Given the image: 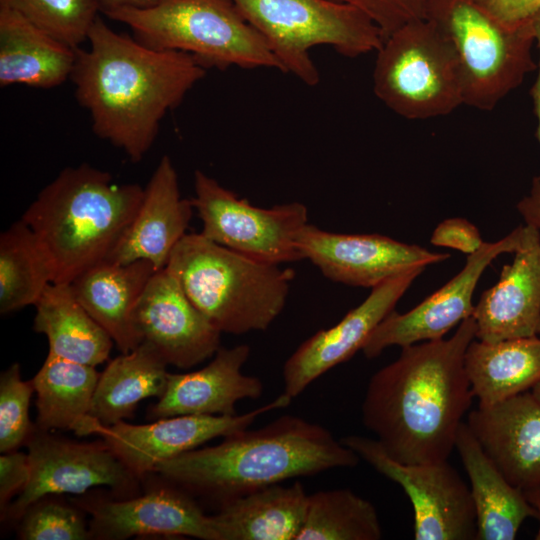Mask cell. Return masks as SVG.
I'll return each instance as SVG.
<instances>
[{
  "label": "cell",
  "instance_id": "cell-34",
  "mask_svg": "<svg viewBox=\"0 0 540 540\" xmlns=\"http://www.w3.org/2000/svg\"><path fill=\"white\" fill-rule=\"evenodd\" d=\"M33 382L21 378L18 363L12 364L0 377V451L16 450L26 443L34 429L29 420Z\"/></svg>",
  "mask_w": 540,
  "mask_h": 540
},
{
  "label": "cell",
  "instance_id": "cell-17",
  "mask_svg": "<svg viewBox=\"0 0 540 540\" xmlns=\"http://www.w3.org/2000/svg\"><path fill=\"white\" fill-rule=\"evenodd\" d=\"M425 268H413L371 288L368 297L336 325L304 341L283 366L284 393L300 395L313 381L348 361L395 306Z\"/></svg>",
  "mask_w": 540,
  "mask_h": 540
},
{
  "label": "cell",
  "instance_id": "cell-27",
  "mask_svg": "<svg viewBox=\"0 0 540 540\" xmlns=\"http://www.w3.org/2000/svg\"><path fill=\"white\" fill-rule=\"evenodd\" d=\"M99 373L95 367L48 355L32 379L37 395L36 428L71 429L77 435L97 434L102 427L90 416Z\"/></svg>",
  "mask_w": 540,
  "mask_h": 540
},
{
  "label": "cell",
  "instance_id": "cell-11",
  "mask_svg": "<svg viewBox=\"0 0 540 540\" xmlns=\"http://www.w3.org/2000/svg\"><path fill=\"white\" fill-rule=\"evenodd\" d=\"M340 441L402 487L413 507L416 540H476L470 488L447 460L405 464L388 455L377 439L350 435Z\"/></svg>",
  "mask_w": 540,
  "mask_h": 540
},
{
  "label": "cell",
  "instance_id": "cell-32",
  "mask_svg": "<svg viewBox=\"0 0 540 540\" xmlns=\"http://www.w3.org/2000/svg\"><path fill=\"white\" fill-rule=\"evenodd\" d=\"M382 528L375 506L350 489L308 496L303 527L296 540H379Z\"/></svg>",
  "mask_w": 540,
  "mask_h": 540
},
{
  "label": "cell",
  "instance_id": "cell-31",
  "mask_svg": "<svg viewBox=\"0 0 540 540\" xmlns=\"http://www.w3.org/2000/svg\"><path fill=\"white\" fill-rule=\"evenodd\" d=\"M53 283L49 260L30 227L22 220L0 235V312L35 305Z\"/></svg>",
  "mask_w": 540,
  "mask_h": 540
},
{
  "label": "cell",
  "instance_id": "cell-40",
  "mask_svg": "<svg viewBox=\"0 0 540 540\" xmlns=\"http://www.w3.org/2000/svg\"><path fill=\"white\" fill-rule=\"evenodd\" d=\"M526 224L540 230V174L535 176L529 193L516 206Z\"/></svg>",
  "mask_w": 540,
  "mask_h": 540
},
{
  "label": "cell",
  "instance_id": "cell-29",
  "mask_svg": "<svg viewBox=\"0 0 540 540\" xmlns=\"http://www.w3.org/2000/svg\"><path fill=\"white\" fill-rule=\"evenodd\" d=\"M34 306L33 329L47 337L50 353L93 367L108 359L112 338L81 305L70 284L51 283Z\"/></svg>",
  "mask_w": 540,
  "mask_h": 540
},
{
  "label": "cell",
  "instance_id": "cell-8",
  "mask_svg": "<svg viewBox=\"0 0 540 540\" xmlns=\"http://www.w3.org/2000/svg\"><path fill=\"white\" fill-rule=\"evenodd\" d=\"M266 40L281 65L304 84L320 81L309 51L328 45L346 57L377 51L383 44L378 26L361 10L333 0H233Z\"/></svg>",
  "mask_w": 540,
  "mask_h": 540
},
{
  "label": "cell",
  "instance_id": "cell-2",
  "mask_svg": "<svg viewBox=\"0 0 540 540\" xmlns=\"http://www.w3.org/2000/svg\"><path fill=\"white\" fill-rule=\"evenodd\" d=\"M86 49H76L70 79L93 132L139 162L152 147L168 112L206 70L190 54L148 47L97 17Z\"/></svg>",
  "mask_w": 540,
  "mask_h": 540
},
{
  "label": "cell",
  "instance_id": "cell-9",
  "mask_svg": "<svg viewBox=\"0 0 540 540\" xmlns=\"http://www.w3.org/2000/svg\"><path fill=\"white\" fill-rule=\"evenodd\" d=\"M376 52L373 91L397 115L429 119L464 104L456 53L431 19L401 26Z\"/></svg>",
  "mask_w": 540,
  "mask_h": 540
},
{
  "label": "cell",
  "instance_id": "cell-25",
  "mask_svg": "<svg viewBox=\"0 0 540 540\" xmlns=\"http://www.w3.org/2000/svg\"><path fill=\"white\" fill-rule=\"evenodd\" d=\"M76 49L0 5V86L49 89L71 77Z\"/></svg>",
  "mask_w": 540,
  "mask_h": 540
},
{
  "label": "cell",
  "instance_id": "cell-14",
  "mask_svg": "<svg viewBox=\"0 0 540 540\" xmlns=\"http://www.w3.org/2000/svg\"><path fill=\"white\" fill-rule=\"evenodd\" d=\"M297 247L302 259L309 260L329 280L365 288L450 257L384 235L340 234L310 223L299 232Z\"/></svg>",
  "mask_w": 540,
  "mask_h": 540
},
{
  "label": "cell",
  "instance_id": "cell-18",
  "mask_svg": "<svg viewBox=\"0 0 540 540\" xmlns=\"http://www.w3.org/2000/svg\"><path fill=\"white\" fill-rule=\"evenodd\" d=\"M167 482L138 497L82 499L80 506L92 516L91 537L123 540L163 535L217 540L211 516L203 512L190 493Z\"/></svg>",
  "mask_w": 540,
  "mask_h": 540
},
{
  "label": "cell",
  "instance_id": "cell-22",
  "mask_svg": "<svg viewBox=\"0 0 540 540\" xmlns=\"http://www.w3.org/2000/svg\"><path fill=\"white\" fill-rule=\"evenodd\" d=\"M250 347H220L202 369L168 375L167 385L158 402L147 413L150 419L178 415H235V405L263 394L262 381L242 373Z\"/></svg>",
  "mask_w": 540,
  "mask_h": 540
},
{
  "label": "cell",
  "instance_id": "cell-3",
  "mask_svg": "<svg viewBox=\"0 0 540 540\" xmlns=\"http://www.w3.org/2000/svg\"><path fill=\"white\" fill-rule=\"evenodd\" d=\"M360 457L323 426L283 415L262 428L237 431L214 446L160 463L166 481L217 504L285 480L354 467Z\"/></svg>",
  "mask_w": 540,
  "mask_h": 540
},
{
  "label": "cell",
  "instance_id": "cell-28",
  "mask_svg": "<svg viewBox=\"0 0 540 540\" xmlns=\"http://www.w3.org/2000/svg\"><path fill=\"white\" fill-rule=\"evenodd\" d=\"M464 363L479 405H492L530 391L540 382V338L473 340Z\"/></svg>",
  "mask_w": 540,
  "mask_h": 540
},
{
  "label": "cell",
  "instance_id": "cell-37",
  "mask_svg": "<svg viewBox=\"0 0 540 540\" xmlns=\"http://www.w3.org/2000/svg\"><path fill=\"white\" fill-rule=\"evenodd\" d=\"M430 242L436 246L456 249L467 255L484 243L477 227L464 218H450L434 229Z\"/></svg>",
  "mask_w": 540,
  "mask_h": 540
},
{
  "label": "cell",
  "instance_id": "cell-16",
  "mask_svg": "<svg viewBox=\"0 0 540 540\" xmlns=\"http://www.w3.org/2000/svg\"><path fill=\"white\" fill-rule=\"evenodd\" d=\"M133 321L141 342L181 369L202 363L221 347L222 332L189 300L166 267L150 278Z\"/></svg>",
  "mask_w": 540,
  "mask_h": 540
},
{
  "label": "cell",
  "instance_id": "cell-41",
  "mask_svg": "<svg viewBox=\"0 0 540 540\" xmlns=\"http://www.w3.org/2000/svg\"><path fill=\"white\" fill-rule=\"evenodd\" d=\"M535 26V44L538 50V59H537V69H536V78L530 89V96L532 98L534 115L536 118V138L540 145V10L535 15L534 18Z\"/></svg>",
  "mask_w": 540,
  "mask_h": 540
},
{
  "label": "cell",
  "instance_id": "cell-6",
  "mask_svg": "<svg viewBox=\"0 0 540 540\" xmlns=\"http://www.w3.org/2000/svg\"><path fill=\"white\" fill-rule=\"evenodd\" d=\"M103 14L127 25L142 44L188 53L205 69L237 66L281 71L266 40L233 0H162L149 8H119Z\"/></svg>",
  "mask_w": 540,
  "mask_h": 540
},
{
  "label": "cell",
  "instance_id": "cell-43",
  "mask_svg": "<svg viewBox=\"0 0 540 540\" xmlns=\"http://www.w3.org/2000/svg\"><path fill=\"white\" fill-rule=\"evenodd\" d=\"M527 501L533 506L539 519V529L535 536L536 540H540V484L523 491Z\"/></svg>",
  "mask_w": 540,
  "mask_h": 540
},
{
  "label": "cell",
  "instance_id": "cell-15",
  "mask_svg": "<svg viewBox=\"0 0 540 540\" xmlns=\"http://www.w3.org/2000/svg\"><path fill=\"white\" fill-rule=\"evenodd\" d=\"M293 398L282 393L273 401L241 415H178L134 425L120 421L102 426L106 445L137 478L182 453L217 437L248 428L260 415L287 407Z\"/></svg>",
  "mask_w": 540,
  "mask_h": 540
},
{
  "label": "cell",
  "instance_id": "cell-12",
  "mask_svg": "<svg viewBox=\"0 0 540 540\" xmlns=\"http://www.w3.org/2000/svg\"><path fill=\"white\" fill-rule=\"evenodd\" d=\"M26 444L30 478L18 497L1 511L4 521L17 523L31 505L49 495H79L96 486H108L120 494L136 491L139 478L104 441L76 443L34 427Z\"/></svg>",
  "mask_w": 540,
  "mask_h": 540
},
{
  "label": "cell",
  "instance_id": "cell-1",
  "mask_svg": "<svg viewBox=\"0 0 540 540\" xmlns=\"http://www.w3.org/2000/svg\"><path fill=\"white\" fill-rule=\"evenodd\" d=\"M472 316L448 339L401 348L370 378L362 420L388 455L405 464L447 460L474 395L465 353L476 338Z\"/></svg>",
  "mask_w": 540,
  "mask_h": 540
},
{
  "label": "cell",
  "instance_id": "cell-33",
  "mask_svg": "<svg viewBox=\"0 0 540 540\" xmlns=\"http://www.w3.org/2000/svg\"><path fill=\"white\" fill-rule=\"evenodd\" d=\"M51 36L77 49L99 16L98 0H0Z\"/></svg>",
  "mask_w": 540,
  "mask_h": 540
},
{
  "label": "cell",
  "instance_id": "cell-36",
  "mask_svg": "<svg viewBox=\"0 0 540 540\" xmlns=\"http://www.w3.org/2000/svg\"><path fill=\"white\" fill-rule=\"evenodd\" d=\"M356 7L380 29L383 41L401 26L428 16L433 0H333Z\"/></svg>",
  "mask_w": 540,
  "mask_h": 540
},
{
  "label": "cell",
  "instance_id": "cell-30",
  "mask_svg": "<svg viewBox=\"0 0 540 540\" xmlns=\"http://www.w3.org/2000/svg\"><path fill=\"white\" fill-rule=\"evenodd\" d=\"M167 365L145 342L111 360L99 375L91 418L101 426H111L132 417L140 401L160 398L167 385Z\"/></svg>",
  "mask_w": 540,
  "mask_h": 540
},
{
  "label": "cell",
  "instance_id": "cell-21",
  "mask_svg": "<svg viewBox=\"0 0 540 540\" xmlns=\"http://www.w3.org/2000/svg\"><path fill=\"white\" fill-rule=\"evenodd\" d=\"M193 211L191 199L181 196L172 160L162 156L144 187L131 224L107 261L127 264L146 260L157 270L165 268L187 234Z\"/></svg>",
  "mask_w": 540,
  "mask_h": 540
},
{
  "label": "cell",
  "instance_id": "cell-7",
  "mask_svg": "<svg viewBox=\"0 0 540 540\" xmlns=\"http://www.w3.org/2000/svg\"><path fill=\"white\" fill-rule=\"evenodd\" d=\"M427 18L454 48L465 105L492 110L537 69L534 19L511 27L477 0H433Z\"/></svg>",
  "mask_w": 540,
  "mask_h": 540
},
{
  "label": "cell",
  "instance_id": "cell-38",
  "mask_svg": "<svg viewBox=\"0 0 540 540\" xmlns=\"http://www.w3.org/2000/svg\"><path fill=\"white\" fill-rule=\"evenodd\" d=\"M30 478L28 454L10 451L0 456V506L3 511L14 495H18Z\"/></svg>",
  "mask_w": 540,
  "mask_h": 540
},
{
  "label": "cell",
  "instance_id": "cell-4",
  "mask_svg": "<svg viewBox=\"0 0 540 540\" xmlns=\"http://www.w3.org/2000/svg\"><path fill=\"white\" fill-rule=\"evenodd\" d=\"M138 184H120L89 164L64 168L37 195L21 219L44 250L53 283L70 284L107 261L143 198Z\"/></svg>",
  "mask_w": 540,
  "mask_h": 540
},
{
  "label": "cell",
  "instance_id": "cell-5",
  "mask_svg": "<svg viewBox=\"0 0 540 540\" xmlns=\"http://www.w3.org/2000/svg\"><path fill=\"white\" fill-rule=\"evenodd\" d=\"M166 268L217 329L234 335L266 330L283 311L295 278L291 268L250 258L201 233H187Z\"/></svg>",
  "mask_w": 540,
  "mask_h": 540
},
{
  "label": "cell",
  "instance_id": "cell-42",
  "mask_svg": "<svg viewBox=\"0 0 540 540\" xmlns=\"http://www.w3.org/2000/svg\"><path fill=\"white\" fill-rule=\"evenodd\" d=\"M162 0H98L101 13L119 8H149Z\"/></svg>",
  "mask_w": 540,
  "mask_h": 540
},
{
  "label": "cell",
  "instance_id": "cell-39",
  "mask_svg": "<svg viewBox=\"0 0 540 540\" xmlns=\"http://www.w3.org/2000/svg\"><path fill=\"white\" fill-rule=\"evenodd\" d=\"M477 1L511 27H519L532 22L540 10V0Z\"/></svg>",
  "mask_w": 540,
  "mask_h": 540
},
{
  "label": "cell",
  "instance_id": "cell-44",
  "mask_svg": "<svg viewBox=\"0 0 540 540\" xmlns=\"http://www.w3.org/2000/svg\"><path fill=\"white\" fill-rule=\"evenodd\" d=\"M534 397L540 401V382H538L531 390Z\"/></svg>",
  "mask_w": 540,
  "mask_h": 540
},
{
  "label": "cell",
  "instance_id": "cell-13",
  "mask_svg": "<svg viewBox=\"0 0 540 540\" xmlns=\"http://www.w3.org/2000/svg\"><path fill=\"white\" fill-rule=\"evenodd\" d=\"M523 225L496 242H484L466 258L461 271L406 313L395 310L374 329L362 347L366 358L379 356L391 346L405 347L442 339L457 324L472 316V298L485 269L498 256L514 253L520 246Z\"/></svg>",
  "mask_w": 540,
  "mask_h": 540
},
{
  "label": "cell",
  "instance_id": "cell-24",
  "mask_svg": "<svg viewBox=\"0 0 540 540\" xmlns=\"http://www.w3.org/2000/svg\"><path fill=\"white\" fill-rule=\"evenodd\" d=\"M455 448L471 484L476 540H513L522 523L537 517L524 492L513 486L482 448L467 423L457 430Z\"/></svg>",
  "mask_w": 540,
  "mask_h": 540
},
{
  "label": "cell",
  "instance_id": "cell-26",
  "mask_svg": "<svg viewBox=\"0 0 540 540\" xmlns=\"http://www.w3.org/2000/svg\"><path fill=\"white\" fill-rule=\"evenodd\" d=\"M308 496L301 482L273 484L229 501L211 515L217 540H296Z\"/></svg>",
  "mask_w": 540,
  "mask_h": 540
},
{
  "label": "cell",
  "instance_id": "cell-20",
  "mask_svg": "<svg viewBox=\"0 0 540 540\" xmlns=\"http://www.w3.org/2000/svg\"><path fill=\"white\" fill-rule=\"evenodd\" d=\"M467 425L513 486L525 491L540 484V401L531 391L478 405Z\"/></svg>",
  "mask_w": 540,
  "mask_h": 540
},
{
  "label": "cell",
  "instance_id": "cell-10",
  "mask_svg": "<svg viewBox=\"0 0 540 540\" xmlns=\"http://www.w3.org/2000/svg\"><path fill=\"white\" fill-rule=\"evenodd\" d=\"M191 201L207 239L267 263L303 260L297 247L298 234L309 223L303 203L257 207L200 170L194 172Z\"/></svg>",
  "mask_w": 540,
  "mask_h": 540
},
{
  "label": "cell",
  "instance_id": "cell-23",
  "mask_svg": "<svg viewBox=\"0 0 540 540\" xmlns=\"http://www.w3.org/2000/svg\"><path fill=\"white\" fill-rule=\"evenodd\" d=\"M156 271L146 260L127 264L104 261L70 283L78 301L122 353L131 352L141 344L133 314Z\"/></svg>",
  "mask_w": 540,
  "mask_h": 540
},
{
  "label": "cell",
  "instance_id": "cell-19",
  "mask_svg": "<svg viewBox=\"0 0 540 540\" xmlns=\"http://www.w3.org/2000/svg\"><path fill=\"white\" fill-rule=\"evenodd\" d=\"M512 263L474 306L476 338L484 342L540 335V230L523 226Z\"/></svg>",
  "mask_w": 540,
  "mask_h": 540
},
{
  "label": "cell",
  "instance_id": "cell-35",
  "mask_svg": "<svg viewBox=\"0 0 540 540\" xmlns=\"http://www.w3.org/2000/svg\"><path fill=\"white\" fill-rule=\"evenodd\" d=\"M18 537L24 540H86L91 537L82 515L64 503L42 498L22 515Z\"/></svg>",
  "mask_w": 540,
  "mask_h": 540
}]
</instances>
